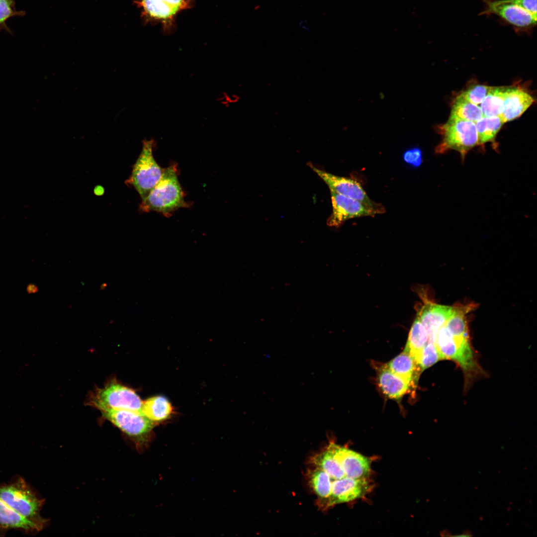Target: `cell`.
<instances>
[{
  "label": "cell",
  "mask_w": 537,
  "mask_h": 537,
  "mask_svg": "<svg viewBox=\"0 0 537 537\" xmlns=\"http://www.w3.org/2000/svg\"><path fill=\"white\" fill-rule=\"evenodd\" d=\"M454 307L427 302L418 312L428 337V342L434 343L438 331L452 315Z\"/></svg>",
  "instance_id": "5bb4252c"
},
{
  "label": "cell",
  "mask_w": 537,
  "mask_h": 537,
  "mask_svg": "<svg viewBox=\"0 0 537 537\" xmlns=\"http://www.w3.org/2000/svg\"><path fill=\"white\" fill-rule=\"evenodd\" d=\"M329 446L339 459L348 477L368 478L371 471V461L359 453L334 443Z\"/></svg>",
  "instance_id": "4fadbf2b"
},
{
  "label": "cell",
  "mask_w": 537,
  "mask_h": 537,
  "mask_svg": "<svg viewBox=\"0 0 537 537\" xmlns=\"http://www.w3.org/2000/svg\"><path fill=\"white\" fill-rule=\"evenodd\" d=\"M309 478L315 493L327 506L331 490L332 482L330 476L322 469L315 467L309 472Z\"/></svg>",
  "instance_id": "d4e9b609"
},
{
  "label": "cell",
  "mask_w": 537,
  "mask_h": 537,
  "mask_svg": "<svg viewBox=\"0 0 537 537\" xmlns=\"http://www.w3.org/2000/svg\"><path fill=\"white\" fill-rule=\"evenodd\" d=\"M134 3L142 10L144 24L160 23L166 34L175 30L176 17L183 10L191 8L194 0H135Z\"/></svg>",
  "instance_id": "8992f818"
},
{
  "label": "cell",
  "mask_w": 537,
  "mask_h": 537,
  "mask_svg": "<svg viewBox=\"0 0 537 537\" xmlns=\"http://www.w3.org/2000/svg\"><path fill=\"white\" fill-rule=\"evenodd\" d=\"M403 159L406 164L413 167H418L422 163V151L418 147L409 149L404 153Z\"/></svg>",
  "instance_id": "f1b7e54d"
},
{
  "label": "cell",
  "mask_w": 537,
  "mask_h": 537,
  "mask_svg": "<svg viewBox=\"0 0 537 537\" xmlns=\"http://www.w3.org/2000/svg\"><path fill=\"white\" fill-rule=\"evenodd\" d=\"M26 290L28 293H35L38 291V287L33 284H29L26 287Z\"/></svg>",
  "instance_id": "4dcf8cb0"
},
{
  "label": "cell",
  "mask_w": 537,
  "mask_h": 537,
  "mask_svg": "<svg viewBox=\"0 0 537 537\" xmlns=\"http://www.w3.org/2000/svg\"><path fill=\"white\" fill-rule=\"evenodd\" d=\"M437 128L442 136V141L436 149L437 153L453 150L458 152L464 158L468 151L478 145L477 132L474 122L448 120L446 123L438 126Z\"/></svg>",
  "instance_id": "52a82bcc"
},
{
  "label": "cell",
  "mask_w": 537,
  "mask_h": 537,
  "mask_svg": "<svg viewBox=\"0 0 537 537\" xmlns=\"http://www.w3.org/2000/svg\"><path fill=\"white\" fill-rule=\"evenodd\" d=\"M175 165L165 168L162 176L140 205L144 212L156 211L168 217L175 210L187 207Z\"/></svg>",
  "instance_id": "7a4b0ae2"
},
{
  "label": "cell",
  "mask_w": 537,
  "mask_h": 537,
  "mask_svg": "<svg viewBox=\"0 0 537 537\" xmlns=\"http://www.w3.org/2000/svg\"><path fill=\"white\" fill-rule=\"evenodd\" d=\"M155 144L153 139L143 141L141 152L133 166L129 179L142 200L147 197L160 180L164 170L154 158L153 151Z\"/></svg>",
  "instance_id": "ba28073f"
},
{
  "label": "cell",
  "mask_w": 537,
  "mask_h": 537,
  "mask_svg": "<svg viewBox=\"0 0 537 537\" xmlns=\"http://www.w3.org/2000/svg\"><path fill=\"white\" fill-rule=\"evenodd\" d=\"M484 9L480 15H496L510 24L517 31H526L537 24V15H534L505 0H483Z\"/></svg>",
  "instance_id": "9c48e42d"
},
{
  "label": "cell",
  "mask_w": 537,
  "mask_h": 537,
  "mask_svg": "<svg viewBox=\"0 0 537 537\" xmlns=\"http://www.w3.org/2000/svg\"><path fill=\"white\" fill-rule=\"evenodd\" d=\"M435 344L441 359L452 360L460 366L464 373L465 388L477 377L485 375L471 346L469 334L453 335L444 324L438 331Z\"/></svg>",
  "instance_id": "6da1fadb"
},
{
  "label": "cell",
  "mask_w": 537,
  "mask_h": 537,
  "mask_svg": "<svg viewBox=\"0 0 537 537\" xmlns=\"http://www.w3.org/2000/svg\"><path fill=\"white\" fill-rule=\"evenodd\" d=\"M489 88L490 87L486 85H472L461 92L459 95L470 102L478 105L481 103Z\"/></svg>",
  "instance_id": "4316f807"
},
{
  "label": "cell",
  "mask_w": 537,
  "mask_h": 537,
  "mask_svg": "<svg viewBox=\"0 0 537 537\" xmlns=\"http://www.w3.org/2000/svg\"><path fill=\"white\" fill-rule=\"evenodd\" d=\"M0 529H19L27 533H35L42 529L22 516L0 498Z\"/></svg>",
  "instance_id": "e0dca14e"
},
{
  "label": "cell",
  "mask_w": 537,
  "mask_h": 537,
  "mask_svg": "<svg viewBox=\"0 0 537 537\" xmlns=\"http://www.w3.org/2000/svg\"><path fill=\"white\" fill-rule=\"evenodd\" d=\"M94 193L96 195H101L104 193V188L101 185H97L94 188Z\"/></svg>",
  "instance_id": "1f68e13d"
},
{
  "label": "cell",
  "mask_w": 537,
  "mask_h": 537,
  "mask_svg": "<svg viewBox=\"0 0 537 537\" xmlns=\"http://www.w3.org/2000/svg\"><path fill=\"white\" fill-rule=\"evenodd\" d=\"M0 498L13 510L42 530L47 524L48 520L40 515L44 500L36 495L23 478L19 477L10 483L0 485Z\"/></svg>",
  "instance_id": "3957f363"
},
{
  "label": "cell",
  "mask_w": 537,
  "mask_h": 537,
  "mask_svg": "<svg viewBox=\"0 0 537 537\" xmlns=\"http://www.w3.org/2000/svg\"><path fill=\"white\" fill-rule=\"evenodd\" d=\"M534 100L533 97L523 89L508 87L500 117L504 123L513 120L521 116Z\"/></svg>",
  "instance_id": "9a60e30c"
},
{
  "label": "cell",
  "mask_w": 537,
  "mask_h": 537,
  "mask_svg": "<svg viewBox=\"0 0 537 537\" xmlns=\"http://www.w3.org/2000/svg\"><path fill=\"white\" fill-rule=\"evenodd\" d=\"M428 342L427 333L417 315L411 326L404 350L407 352L416 361Z\"/></svg>",
  "instance_id": "603a6c76"
},
{
  "label": "cell",
  "mask_w": 537,
  "mask_h": 537,
  "mask_svg": "<svg viewBox=\"0 0 537 537\" xmlns=\"http://www.w3.org/2000/svg\"><path fill=\"white\" fill-rule=\"evenodd\" d=\"M506 1L514 4L522 8L528 12L537 14V0H505Z\"/></svg>",
  "instance_id": "f546056e"
},
{
  "label": "cell",
  "mask_w": 537,
  "mask_h": 537,
  "mask_svg": "<svg viewBox=\"0 0 537 537\" xmlns=\"http://www.w3.org/2000/svg\"><path fill=\"white\" fill-rule=\"evenodd\" d=\"M482 117L483 114L479 106L458 95L452 104L448 120L475 122Z\"/></svg>",
  "instance_id": "7402d4cb"
},
{
  "label": "cell",
  "mask_w": 537,
  "mask_h": 537,
  "mask_svg": "<svg viewBox=\"0 0 537 537\" xmlns=\"http://www.w3.org/2000/svg\"><path fill=\"white\" fill-rule=\"evenodd\" d=\"M440 360H441L440 354L435 344L432 342H428L421 352L416 361L421 371H423Z\"/></svg>",
  "instance_id": "484cf974"
},
{
  "label": "cell",
  "mask_w": 537,
  "mask_h": 537,
  "mask_svg": "<svg viewBox=\"0 0 537 537\" xmlns=\"http://www.w3.org/2000/svg\"><path fill=\"white\" fill-rule=\"evenodd\" d=\"M312 462L315 467L322 469L328 474L331 482L348 477L339 459L329 445L324 451L316 454L312 458Z\"/></svg>",
  "instance_id": "ac0fdd59"
},
{
  "label": "cell",
  "mask_w": 537,
  "mask_h": 537,
  "mask_svg": "<svg viewBox=\"0 0 537 537\" xmlns=\"http://www.w3.org/2000/svg\"><path fill=\"white\" fill-rule=\"evenodd\" d=\"M386 366L395 374L410 382L417 378L418 370L422 371L414 358L405 350L390 360Z\"/></svg>",
  "instance_id": "ffe728a7"
},
{
  "label": "cell",
  "mask_w": 537,
  "mask_h": 537,
  "mask_svg": "<svg viewBox=\"0 0 537 537\" xmlns=\"http://www.w3.org/2000/svg\"><path fill=\"white\" fill-rule=\"evenodd\" d=\"M478 145L494 141L504 123L500 116H483L475 122Z\"/></svg>",
  "instance_id": "cb8c5ba5"
},
{
  "label": "cell",
  "mask_w": 537,
  "mask_h": 537,
  "mask_svg": "<svg viewBox=\"0 0 537 537\" xmlns=\"http://www.w3.org/2000/svg\"><path fill=\"white\" fill-rule=\"evenodd\" d=\"M103 417L125 434L142 450L151 442L154 423L141 413L125 409L101 412Z\"/></svg>",
  "instance_id": "5b68a950"
},
{
  "label": "cell",
  "mask_w": 537,
  "mask_h": 537,
  "mask_svg": "<svg viewBox=\"0 0 537 537\" xmlns=\"http://www.w3.org/2000/svg\"><path fill=\"white\" fill-rule=\"evenodd\" d=\"M370 489L368 478L354 479L345 477L331 483L327 506L335 505L361 498Z\"/></svg>",
  "instance_id": "7c38bea8"
},
{
  "label": "cell",
  "mask_w": 537,
  "mask_h": 537,
  "mask_svg": "<svg viewBox=\"0 0 537 537\" xmlns=\"http://www.w3.org/2000/svg\"><path fill=\"white\" fill-rule=\"evenodd\" d=\"M23 14V11L16 10L14 0H0V31L3 29L8 30L6 25L8 19Z\"/></svg>",
  "instance_id": "83f0119b"
},
{
  "label": "cell",
  "mask_w": 537,
  "mask_h": 537,
  "mask_svg": "<svg viewBox=\"0 0 537 537\" xmlns=\"http://www.w3.org/2000/svg\"><path fill=\"white\" fill-rule=\"evenodd\" d=\"M508 87H490L480 108L484 117L500 116Z\"/></svg>",
  "instance_id": "44dd1931"
},
{
  "label": "cell",
  "mask_w": 537,
  "mask_h": 537,
  "mask_svg": "<svg viewBox=\"0 0 537 537\" xmlns=\"http://www.w3.org/2000/svg\"><path fill=\"white\" fill-rule=\"evenodd\" d=\"M88 402L101 412L125 409L141 413L143 403L133 389L116 381L109 382L102 388L94 390Z\"/></svg>",
  "instance_id": "277c9868"
},
{
  "label": "cell",
  "mask_w": 537,
  "mask_h": 537,
  "mask_svg": "<svg viewBox=\"0 0 537 537\" xmlns=\"http://www.w3.org/2000/svg\"><path fill=\"white\" fill-rule=\"evenodd\" d=\"M106 286H107V284L106 283H103V284H102V285L100 286V289H104Z\"/></svg>",
  "instance_id": "d6a6232c"
},
{
  "label": "cell",
  "mask_w": 537,
  "mask_h": 537,
  "mask_svg": "<svg viewBox=\"0 0 537 537\" xmlns=\"http://www.w3.org/2000/svg\"><path fill=\"white\" fill-rule=\"evenodd\" d=\"M378 382L386 396L399 399L409 390L411 382L395 374L386 366L379 370Z\"/></svg>",
  "instance_id": "2e32d148"
},
{
  "label": "cell",
  "mask_w": 537,
  "mask_h": 537,
  "mask_svg": "<svg viewBox=\"0 0 537 537\" xmlns=\"http://www.w3.org/2000/svg\"><path fill=\"white\" fill-rule=\"evenodd\" d=\"M173 411L170 401L163 396H155L143 402L141 413L153 423L167 419Z\"/></svg>",
  "instance_id": "d6986e66"
},
{
  "label": "cell",
  "mask_w": 537,
  "mask_h": 537,
  "mask_svg": "<svg viewBox=\"0 0 537 537\" xmlns=\"http://www.w3.org/2000/svg\"><path fill=\"white\" fill-rule=\"evenodd\" d=\"M332 212L327 220L330 227H338L345 221L358 217L374 216V209L356 199L330 190Z\"/></svg>",
  "instance_id": "8fae6325"
},
{
  "label": "cell",
  "mask_w": 537,
  "mask_h": 537,
  "mask_svg": "<svg viewBox=\"0 0 537 537\" xmlns=\"http://www.w3.org/2000/svg\"><path fill=\"white\" fill-rule=\"evenodd\" d=\"M313 171L326 183L330 188L338 194L358 200L376 211L377 214L385 212L384 207L372 201L361 185L353 179L338 176L320 170L310 164Z\"/></svg>",
  "instance_id": "30bf717a"
}]
</instances>
